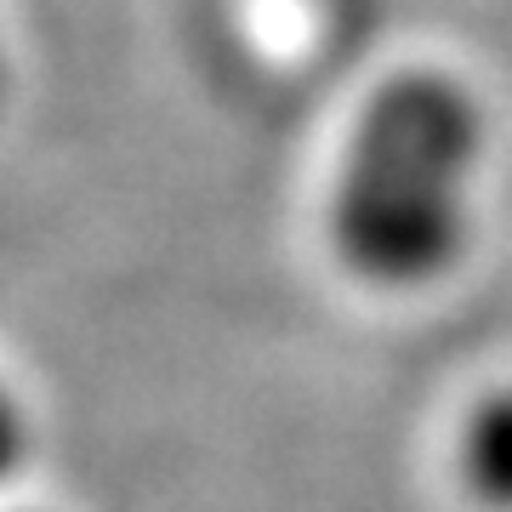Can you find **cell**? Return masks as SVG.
<instances>
[{"instance_id": "1", "label": "cell", "mask_w": 512, "mask_h": 512, "mask_svg": "<svg viewBox=\"0 0 512 512\" xmlns=\"http://www.w3.org/2000/svg\"><path fill=\"white\" fill-rule=\"evenodd\" d=\"M490 120L444 69H399L359 103L330 177L325 239L365 291L416 296L461 268Z\"/></svg>"}, {"instance_id": "2", "label": "cell", "mask_w": 512, "mask_h": 512, "mask_svg": "<svg viewBox=\"0 0 512 512\" xmlns=\"http://www.w3.org/2000/svg\"><path fill=\"white\" fill-rule=\"evenodd\" d=\"M456 478L478 512H512V387H495L461 416Z\"/></svg>"}, {"instance_id": "3", "label": "cell", "mask_w": 512, "mask_h": 512, "mask_svg": "<svg viewBox=\"0 0 512 512\" xmlns=\"http://www.w3.org/2000/svg\"><path fill=\"white\" fill-rule=\"evenodd\" d=\"M29 461V416H23L18 393L0 382V484H12Z\"/></svg>"}, {"instance_id": "4", "label": "cell", "mask_w": 512, "mask_h": 512, "mask_svg": "<svg viewBox=\"0 0 512 512\" xmlns=\"http://www.w3.org/2000/svg\"><path fill=\"white\" fill-rule=\"evenodd\" d=\"M6 97H12V63H6V46H0V114H6Z\"/></svg>"}]
</instances>
